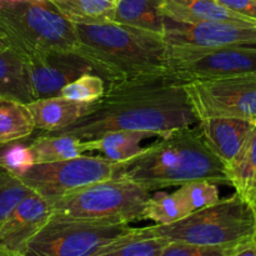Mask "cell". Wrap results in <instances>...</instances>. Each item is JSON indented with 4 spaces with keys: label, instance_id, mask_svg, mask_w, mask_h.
I'll return each instance as SVG.
<instances>
[{
    "label": "cell",
    "instance_id": "obj_10",
    "mask_svg": "<svg viewBox=\"0 0 256 256\" xmlns=\"http://www.w3.org/2000/svg\"><path fill=\"white\" fill-rule=\"evenodd\" d=\"M184 89L199 122L234 118L256 124V74L190 82Z\"/></svg>",
    "mask_w": 256,
    "mask_h": 256
},
{
    "label": "cell",
    "instance_id": "obj_26",
    "mask_svg": "<svg viewBox=\"0 0 256 256\" xmlns=\"http://www.w3.org/2000/svg\"><path fill=\"white\" fill-rule=\"evenodd\" d=\"M178 188L179 189L175 192L179 195L190 214L196 210L216 204L220 200L219 188H218V184H214V182L199 180V182H186Z\"/></svg>",
    "mask_w": 256,
    "mask_h": 256
},
{
    "label": "cell",
    "instance_id": "obj_33",
    "mask_svg": "<svg viewBox=\"0 0 256 256\" xmlns=\"http://www.w3.org/2000/svg\"><path fill=\"white\" fill-rule=\"evenodd\" d=\"M0 256H14V255L9 254V252H5V250L2 249V248H0Z\"/></svg>",
    "mask_w": 256,
    "mask_h": 256
},
{
    "label": "cell",
    "instance_id": "obj_6",
    "mask_svg": "<svg viewBox=\"0 0 256 256\" xmlns=\"http://www.w3.org/2000/svg\"><path fill=\"white\" fill-rule=\"evenodd\" d=\"M152 192L125 178H112L69 192L52 204V215L78 219L142 220Z\"/></svg>",
    "mask_w": 256,
    "mask_h": 256
},
{
    "label": "cell",
    "instance_id": "obj_19",
    "mask_svg": "<svg viewBox=\"0 0 256 256\" xmlns=\"http://www.w3.org/2000/svg\"><path fill=\"white\" fill-rule=\"evenodd\" d=\"M162 0H116L112 22L164 35L166 18L162 12Z\"/></svg>",
    "mask_w": 256,
    "mask_h": 256
},
{
    "label": "cell",
    "instance_id": "obj_31",
    "mask_svg": "<svg viewBox=\"0 0 256 256\" xmlns=\"http://www.w3.org/2000/svg\"><path fill=\"white\" fill-rule=\"evenodd\" d=\"M228 9L256 22V0H216Z\"/></svg>",
    "mask_w": 256,
    "mask_h": 256
},
{
    "label": "cell",
    "instance_id": "obj_14",
    "mask_svg": "<svg viewBox=\"0 0 256 256\" xmlns=\"http://www.w3.org/2000/svg\"><path fill=\"white\" fill-rule=\"evenodd\" d=\"M254 126V122L234 118H210L198 122L208 148L226 168L234 162Z\"/></svg>",
    "mask_w": 256,
    "mask_h": 256
},
{
    "label": "cell",
    "instance_id": "obj_3",
    "mask_svg": "<svg viewBox=\"0 0 256 256\" xmlns=\"http://www.w3.org/2000/svg\"><path fill=\"white\" fill-rule=\"evenodd\" d=\"M116 176L132 180L150 192L199 180L230 184L226 166L208 148L198 124L160 136L122 162Z\"/></svg>",
    "mask_w": 256,
    "mask_h": 256
},
{
    "label": "cell",
    "instance_id": "obj_27",
    "mask_svg": "<svg viewBox=\"0 0 256 256\" xmlns=\"http://www.w3.org/2000/svg\"><path fill=\"white\" fill-rule=\"evenodd\" d=\"M106 82L94 72H86L65 85L59 96L82 102H92L99 100L105 94Z\"/></svg>",
    "mask_w": 256,
    "mask_h": 256
},
{
    "label": "cell",
    "instance_id": "obj_12",
    "mask_svg": "<svg viewBox=\"0 0 256 256\" xmlns=\"http://www.w3.org/2000/svg\"><path fill=\"white\" fill-rule=\"evenodd\" d=\"M164 39L169 45L205 48L256 45V22H204L185 24L166 18Z\"/></svg>",
    "mask_w": 256,
    "mask_h": 256
},
{
    "label": "cell",
    "instance_id": "obj_15",
    "mask_svg": "<svg viewBox=\"0 0 256 256\" xmlns=\"http://www.w3.org/2000/svg\"><path fill=\"white\" fill-rule=\"evenodd\" d=\"M26 105L34 120L35 129L55 132L70 126L92 112L94 102H82L62 96H52L32 100Z\"/></svg>",
    "mask_w": 256,
    "mask_h": 256
},
{
    "label": "cell",
    "instance_id": "obj_17",
    "mask_svg": "<svg viewBox=\"0 0 256 256\" xmlns=\"http://www.w3.org/2000/svg\"><path fill=\"white\" fill-rule=\"evenodd\" d=\"M0 96L19 102H32L26 74L25 59L0 30Z\"/></svg>",
    "mask_w": 256,
    "mask_h": 256
},
{
    "label": "cell",
    "instance_id": "obj_35",
    "mask_svg": "<svg viewBox=\"0 0 256 256\" xmlns=\"http://www.w3.org/2000/svg\"><path fill=\"white\" fill-rule=\"evenodd\" d=\"M5 146H6V144H2V145H0V155H2V150L5 149ZM0 170H2V168H0Z\"/></svg>",
    "mask_w": 256,
    "mask_h": 256
},
{
    "label": "cell",
    "instance_id": "obj_25",
    "mask_svg": "<svg viewBox=\"0 0 256 256\" xmlns=\"http://www.w3.org/2000/svg\"><path fill=\"white\" fill-rule=\"evenodd\" d=\"M189 214V210L186 209L176 192L172 194L156 192L150 195L148 199L142 212V220H152L155 225H168L179 222Z\"/></svg>",
    "mask_w": 256,
    "mask_h": 256
},
{
    "label": "cell",
    "instance_id": "obj_1",
    "mask_svg": "<svg viewBox=\"0 0 256 256\" xmlns=\"http://www.w3.org/2000/svg\"><path fill=\"white\" fill-rule=\"evenodd\" d=\"M185 82L170 72L108 82L105 94L90 112L56 135L92 140L114 132H148L162 136L199 122Z\"/></svg>",
    "mask_w": 256,
    "mask_h": 256
},
{
    "label": "cell",
    "instance_id": "obj_23",
    "mask_svg": "<svg viewBox=\"0 0 256 256\" xmlns=\"http://www.w3.org/2000/svg\"><path fill=\"white\" fill-rule=\"evenodd\" d=\"M34 130V120L25 102L0 96V145L26 139Z\"/></svg>",
    "mask_w": 256,
    "mask_h": 256
},
{
    "label": "cell",
    "instance_id": "obj_28",
    "mask_svg": "<svg viewBox=\"0 0 256 256\" xmlns=\"http://www.w3.org/2000/svg\"><path fill=\"white\" fill-rule=\"evenodd\" d=\"M32 192L20 178L0 170V226L15 206Z\"/></svg>",
    "mask_w": 256,
    "mask_h": 256
},
{
    "label": "cell",
    "instance_id": "obj_30",
    "mask_svg": "<svg viewBox=\"0 0 256 256\" xmlns=\"http://www.w3.org/2000/svg\"><path fill=\"white\" fill-rule=\"evenodd\" d=\"M228 248L169 242L160 256H226Z\"/></svg>",
    "mask_w": 256,
    "mask_h": 256
},
{
    "label": "cell",
    "instance_id": "obj_7",
    "mask_svg": "<svg viewBox=\"0 0 256 256\" xmlns=\"http://www.w3.org/2000/svg\"><path fill=\"white\" fill-rule=\"evenodd\" d=\"M132 229L119 220L52 215L26 245L22 256H92Z\"/></svg>",
    "mask_w": 256,
    "mask_h": 256
},
{
    "label": "cell",
    "instance_id": "obj_20",
    "mask_svg": "<svg viewBox=\"0 0 256 256\" xmlns=\"http://www.w3.org/2000/svg\"><path fill=\"white\" fill-rule=\"evenodd\" d=\"M230 185L236 194L249 202L255 210L256 205V124L234 162L226 168Z\"/></svg>",
    "mask_w": 256,
    "mask_h": 256
},
{
    "label": "cell",
    "instance_id": "obj_8",
    "mask_svg": "<svg viewBox=\"0 0 256 256\" xmlns=\"http://www.w3.org/2000/svg\"><path fill=\"white\" fill-rule=\"evenodd\" d=\"M166 66L170 74L185 82L256 74V46L169 45Z\"/></svg>",
    "mask_w": 256,
    "mask_h": 256
},
{
    "label": "cell",
    "instance_id": "obj_32",
    "mask_svg": "<svg viewBox=\"0 0 256 256\" xmlns=\"http://www.w3.org/2000/svg\"><path fill=\"white\" fill-rule=\"evenodd\" d=\"M226 256H256V235L244 242L228 246Z\"/></svg>",
    "mask_w": 256,
    "mask_h": 256
},
{
    "label": "cell",
    "instance_id": "obj_16",
    "mask_svg": "<svg viewBox=\"0 0 256 256\" xmlns=\"http://www.w3.org/2000/svg\"><path fill=\"white\" fill-rule=\"evenodd\" d=\"M162 12L172 22L185 24L204 22H256L228 9L216 0H162Z\"/></svg>",
    "mask_w": 256,
    "mask_h": 256
},
{
    "label": "cell",
    "instance_id": "obj_22",
    "mask_svg": "<svg viewBox=\"0 0 256 256\" xmlns=\"http://www.w3.org/2000/svg\"><path fill=\"white\" fill-rule=\"evenodd\" d=\"M35 164L60 162L82 155L88 150V140L72 135H56L44 132L29 144Z\"/></svg>",
    "mask_w": 256,
    "mask_h": 256
},
{
    "label": "cell",
    "instance_id": "obj_4",
    "mask_svg": "<svg viewBox=\"0 0 256 256\" xmlns=\"http://www.w3.org/2000/svg\"><path fill=\"white\" fill-rule=\"evenodd\" d=\"M0 30L25 60L44 52H75L74 22L52 2H0Z\"/></svg>",
    "mask_w": 256,
    "mask_h": 256
},
{
    "label": "cell",
    "instance_id": "obj_11",
    "mask_svg": "<svg viewBox=\"0 0 256 256\" xmlns=\"http://www.w3.org/2000/svg\"><path fill=\"white\" fill-rule=\"evenodd\" d=\"M86 72H94V69L76 52H38L25 60V74L32 102L59 96L65 85Z\"/></svg>",
    "mask_w": 256,
    "mask_h": 256
},
{
    "label": "cell",
    "instance_id": "obj_29",
    "mask_svg": "<svg viewBox=\"0 0 256 256\" xmlns=\"http://www.w3.org/2000/svg\"><path fill=\"white\" fill-rule=\"evenodd\" d=\"M34 164L29 145L22 142H9L0 155V168L18 178L24 175Z\"/></svg>",
    "mask_w": 256,
    "mask_h": 256
},
{
    "label": "cell",
    "instance_id": "obj_34",
    "mask_svg": "<svg viewBox=\"0 0 256 256\" xmlns=\"http://www.w3.org/2000/svg\"><path fill=\"white\" fill-rule=\"evenodd\" d=\"M22 2V0H0V2Z\"/></svg>",
    "mask_w": 256,
    "mask_h": 256
},
{
    "label": "cell",
    "instance_id": "obj_36",
    "mask_svg": "<svg viewBox=\"0 0 256 256\" xmlns=\"http://www.w3.org/2000/svg\"><path fill=\"white\" fill-rule=\"evenodd\" d=\"M255 212H256V205H255Z\"/></svg>",
    "mask_w": 256,
    "mask_h": 256
},
{
    "label": "cell",
    "instance_id": "obj_18",
    "mask_svg": "<svg viewBox=\"0 0 256 256\" xmlns=\"http://www.w3.org/2000/svg\"><path fill=\"white\" fill-rule=\"evenodd\" d=\"M168 244L166 239L152 234L149 226L132 228L92 256H160Z\"/></svg>",
    "mask_w": 256,
    "mask_h": 256
},
{
    "label": "cell",
    "instance_id": "obj_24",
    "mask_svg": "<svg viewBox=\"0 0 256 256\" xmlns=\"http://www.w3.org/2000/svg\"><path fill=\"white\" fill-rule=\"evenodd\" d=\"M72 22H112L116 0H54L52 2Z\"/></svg>",
    "mask_w": 256,
    "mask_h": 256
},
{
    "label": "cell",
    "instance_id": "obj_37",
    "mask_svg": "<svg viewBox=\"0 0 256 256\" xmlns=\"http://www.w3.org/2000/svg\"><path fill=\"white\" fill-rule=\"evenodd\" d=\"M18 256H22V255H18Z\"/></svg>",
    "mask_w": 256,
    "mask_h": 256
},
{
    "label": "cell",
    "instance_id": "obj_5",
    "mask_svg": "<svg viewBox=\"0 0 256 256\" xmlns=\"http://www.w3.org/2000/svg\"><path fill=\"white\" fill-rule=\"evenodd\" d=\"M168 242L228 248L256 235L254 208L235 192L216 204L196 210L179 222L149 226Z\"/></svg>",
    "mask_w": 256,
    "mask_h": 256
},
{
    "label": "cell",
    "instance_id": "obj_9",
    "mask_svg": "<svg viewBox=\"0 0 256 256\" xmlns=\"http://www.w3.org/2000/svg\"><path fill=\"white\" fill-rule=\"evenodd\" d=\"M122 164L102 156L80 155L60 162L34 164L19 178L32 192L52 204L69 192L112 179L120 172Z\"/></svg>",
    "mask_w": 256,
    "mask_h": 256
},
{
    "label": "cell",
    "instance_id": "obj_2",
    "mask_svg": "<svg viewBox=\"0 0 256 256\" xmlns=\"http://www.w3.org/2000/svg\"><path fill=\"white\" fill-rule=\"evenodd\" d=\"M74 28L75 52L106 84L169 72V45L160 32L115 22H74Z\"/></svg>",
    "mask_w": 256,
    "mask_h": 256
},
{
    "label": "cell",
    "instance_id": "obj_13",
    "mask_svg": "<svg viewBox=\"0 0 256 256\" xmlns=\"http://www.w3.org/2000/svg\"><path fill=\"white\" fill-rule=\"evenodd\" d=\"M52 215V204L32 192L0 226V248L14 256L22 255L30 240L49 222Z\"/></svg>",
    "mask_w": 256,
    "mask_h": 256
},
{
    "label": "cell",
    "instance_id": "obj_21",
    "mask_svg": "<svg viewBox=\"0 0 256 256\" xmlns=\"http://www.w3.org/2000/svg\"><path fill=\"white\" fill-rule=\"evenodd\" d=\"M150 138H160L148 132H114L96 139L88 140L89 152H99L102 158L116 162H125L144 150L142 142Z\"/></svg>",
    "mask_w": 256,
    "mask_h": 256
}]
</instances>
